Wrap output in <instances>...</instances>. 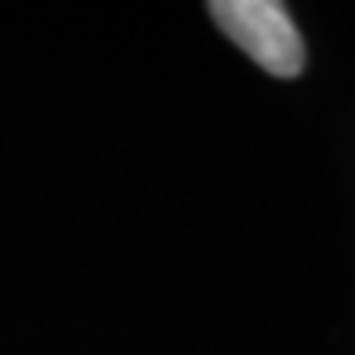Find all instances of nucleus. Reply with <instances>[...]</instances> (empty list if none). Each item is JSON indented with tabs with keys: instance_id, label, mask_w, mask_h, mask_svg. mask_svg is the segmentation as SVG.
Listing matches in <instances>:
<instances>
[{
	"instance_id": "obj_1",
	"label": "nucleus",
	"mask_w": 355,
	"mask_h": 355,
	"mask_svg": "<svg viewBox=\"0 0 355 355\" xmlns=\"http://www.w3.org/2000/svg\"><path fill=\"white\" fill-rule=\"evenodd\" d=\"M207 15L265 73L290 80L304 69V40L279 0H214Z\"/></svg>"
}]
</instances>
